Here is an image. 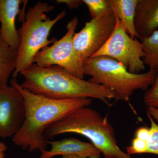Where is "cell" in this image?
Returning a JSON list of instances; mask_svg holds the SVG:
<instances>
[{"label": "cell", "mask_w": 158, "mask_h": 158, "mask_svg": "<svg viewBox=\"0 0 158 158\" xmlns=\"http://www.w3.org/2000/svg\"><path fill=\"white\" fill-rule=\"evenodd\" d=\"M10 85L21 94L25 105V118L18 132L12 137L14 145L30 152L46 150L45 130L64 116L79 108L90 106L91 98L56 100L31 93L12 79Z\"/></svg>", "instance_id": "1"}, {"label": "cell", "mask_w": 158, "mask_h": 158, "mask_svg": "<svg viewBox=\"0 0 158 158\" xmlns=\"http://www.w3.org/2000/svg\"><path fill=\"white\" fill-rule=\"evenodd\" d=\"M21 87L31 93L56 100L95 98L109 105L117 100L115 93L103 85L73 76L58 65L42 67L34 63L21 74Z\"/></svg>", "instance_id": "2"}, {"label": "cell", "mask_w": 158, "mask_h": 158, "mask_svg": "<svg viewBox=\"0 0 158 158\" xmlns=\"http://www.w3.org/2000/svg\"><path fill=\"white\" fill-rule=\"evenodd\" d=\"M66 133L88 138L104 158H131L117 145L115 131L107 116L102 117L98 111L88 106L77 109L51 125L44 136L47 140Z\"/></svg>", "instance_id": "3"}, {"label": "cell", "mask_w": 158, "mask_h": 158, "mask_svg": "<svg viewBox=\"0 0 158 158\" xmlns=\"http://www.w3.org/2000/svg\"><path fill=\"white\" fill-rule=\"evenodd\" d=\"M85 75L91 77L88 81L110 88L117 100L128 102L135 91H146L155 80L158 69L132 73L120 62L106 56L90 57L83 60Z\"/></svg>", "instance_id": "4"}, {"label": "cell", "mask_w": 158, "mask_h": 158, "mask_svg": "<svg viewBox=\"0 0 158 158\" xmlns=\"http://www.w3.org/2000/svg\"><path fill=\"white\" fill-rule=\"evenodd\" d=\"M53 6L42 2L29 8L21 26L17 30L19 45L17 51L16 65L12 76L14 78L34 63L36 54L44 48L53 43L56 39H48L51 30L60 20L65 17V10L57 15L54 19L46 13L53 11Z\"/></svg>", "instance_id": "5"}, {"label": "cell", "mask_w": 158, "mask_h": 158, "mask_svg": "<svg viewBox=\"0 0 158 158\" xmlns=\"http://www.w3.org/2000/svg\"><path fill=\"white\" fill-rule=\"evenodd\" d=\"M78 23L77 18L74 17L66 25L65 35L59 40H55L50 46L40 50L34 57V63L42 67L58 65L73 76L84 79L83 60L77 52L73 43Z\"/></svg>", "instance_id": "6"}, {"label": "cell", "mask_w": 158, "mask_h": 158, "mask_svg": "<svg viewBox=\"0 0 158 158\" xmlns=\"http://www.w3.org/2000/svg\"><path fill=\"white\" fill-rule=\"evenodd\" d=\"M143 47L141 41L130 37L116 16L113 33L104 45L90 57L106 56L120 62L132 73H141L145 70Z\"/></svg>", "instance_id": "7"}, {"label": "cell", "mask_w": 158, "mask_h": 158, "mask_svg": "<svg viewBox=\"0 0 158 158\" xmlns=\"http://www.w3.org/2000/svg\"><path fill=\"white\" fill-rule=\"evenodd\" d=\"M116 16L113 11L92 19L74 35L73 45L83 60L90 58L103 46L113 33Z\"/></svg>", "instance_id": "8"}, {"label": "cell", "mask_w": 158, "mask_h": 158, "mask_svg": "<svg viewBox=\"0 0 158 158\" xmlns=\"http://www.w3.org/2000/svg\"><path fill=\"white\" fill-rule=\"evenodd\" d=\"M25 105L21 94L14 86L0 87V138L13 137L25 118Z\"/></svg>", "instance_id": "9"}, {"label": "cell", "mask_w": 158, "mask_h": 158, "mask_svg": "<svg viewBox=\"0 0 158 158\" xmlns=\"http://www.w3.org/2000/svg\"><path fill=\"white\" fill-rule=\"evenodd\" d=\"M25 2L0 0V34L6 44L16 51L19 47V38L15 27V19L20 11V6Z\"/></svg>", "instance_id": "10"}, {"label": "cell", "mask_w": 158, "mask_h": 158, "mask_svg": "<svg viewBox=\"0 0 158 158\" xmlns=\"http://www.w3.org/2000/svg\"><path fill=\"white\" fill-rule=\"evenodd\" d=\"M47 143L50 144L51 149L40 151V158H52L56 156L66 154L85 156L87 158H100L101 154L91 143L75 138H65L59 141L47 140Z\"/></svg>", "instance_id": "11"}, {"label": "cell", "mask_w": 158, "mask_h": 158, "mask_svg": "<svg viewBox=\"0 0 158 158\" xmlns=\"http://www.w3.org/2000/svg\"><path fill=\"white\" fill-rule=\"evenodd\" d=\"M135 27L140 40L149 37L158 29V0H138Z\"/></svg>", "instance_id": "12"}, {"label": "cell", "mask_w": 158, "mask_h": 158, "mask_svg": "<svg viewBox=\"0 0 158 158\" xmlns=\"http://www.w3.org/2000/svg\"><path fill=\"white\" fill-rule=\"evenodd\" d=\"M138 0H111L113 12L132 38H138L135 24L136 6Z\"/></svg>", "instance_id": "13"}, {"label": "cell", "mask_w": 158, "mask_h": 158, "mask_svg": "<svg viewBox=\"0 0 158 158\" xmlns=\"http://www.w3.org/2000/svg\"><path fill=\"white\" fill-rule=\"evenodd\" d=\"M17 51L11 48L0 34V87L8 85V80L16 65Z\"/></svg>", "instance_id": "14"}, {"label": "cell", "mask_w": 158, "mask_h": 158, "mask_svg": "<svg viewBox=\"0 0 158 158\" xmlns=\"http://www.w3.org/2000/svg\"><path fill=\"white\" fill-rule=\"evenodd\" d=\"M140 40L143 47L144 64L150 69H158V29L149 37Z\"/></svg>", "instance_id": "15"}, {"label": "cell", "mask_w": 158, "mask_h": 158, "mask_svg": "<svg viewBox=\"0 0 158 158\" xmlns=\"http://www.w3.org/2000/svg\"><path fill=\"white\" fill-rule=\"evenodd\" d=\"M82 2L88 7L92 19L113 11L111 0H83Z\"/></svg>", "instance_id": "16"}, {"label": "cell", "mask_w": 158, "mask_h": 158, "mask_svg": "<svg viewBox=\"0 0 158 158\" xmlns=\"http://www.w3.org/2000/svg\"><path fill=\"white\" fill-rule=\"evenodd\" d=\"M147 116L150 122L151 127L149 128L150 135L147 141L146 153L153 154L158 155V124L148 113Z\"/></svg>", "instance_id": "17"}, {"label": "cell", "mask_w": 158, "mask_h": 158, "mask_svg": "<svg viewBox=\"0 0 158 158\" xmlns=\"http://www.w3.org/2000/svg\"><path fill=\"white\" fill-rule=\"evenodd\" d=\"M143 100L147 107H153L158 109V72L150 88L145 91L143 96Z\"/></svg>", "instance_id": "18"}, {"label": "cell", "mask_w": 158, "mask_h": 158, "mask_svg": "<svg viewBox=\"0 0 158 158\" xmlns=\"http://www.w3.org/2000/svg\"><path fill=\"white\" fill-rule=\"evenodd\" d=\"M147 150V142L135 138L132 141L131 145L127 148L128 154L146 153Z\"/></svg>", "instance_id": "19"}, {"label": "cell", "mask_w": 158, "mask_h": 158, "mask_svg": "<svg viewBox=\"0 0 158 158\" xmlns=\"http://www.w3.org/2000/svg\"><path fill=\"white\" fill-rule=\"evenodd\" d=\"M149 135V128L145 127H141L139 128L136 131L135 138L147 142Z\"/></svg>", "instance_id": "20"}, {"label": "cell", "mask_w": 158, "mask_h": 158, "mask_svg": "<svg viewBox=\"0 0 158 158\" xmlns=\"http://www.w3.org/2000/svg\"><path fill=\"white\" fill-rule=\"evenodd\" d=\"M56 2L61 4L64 3L66 4L69 9H76L81 5L83 3L81 0H57Z\"/></svg>", "instance_id": "21"}, {"label": "cell", "mask_w": 158, "mask_h": 158, "mask_svg": "<svg viewBox=\"0 0 158 158\" xmlns=\"http://www.w3.org/2000/svg\"><path fill=\"white\" fill-rule=\"evenodd\" d=\"M147 113H148L153 119L158 122V109L153 107H148Z\"/></svg>", "instance_id": "22"}, {"label": "cell", "mask_w": 158, "mask_h": 158, "mask_svg": "<svg viewBox=\"0 0 158 158\" xmlns=\"http://www.w3.org/2000/svg\"><path fill=\"white\" fill-rule=\"evenodd\" d=\"M7 146L4 142L0 141V158H4L5 152L7 150Z\"/></svg>", "instance_id": "23"}, {"label": "cell", "mask_w": 158, "mask_h": 158, "mask_svg": "<svg viewBox=\"0 0 158 158\" xmlns=\"http://www.w3.org/2000/svg\"><path fill=\"white\" fill-rule=\"evenodd\" d=\"M62 158H87L83 156L77 155L75 154H66L62 156Z\"/></svg>", "instance_id": "24"}]
</instances>
